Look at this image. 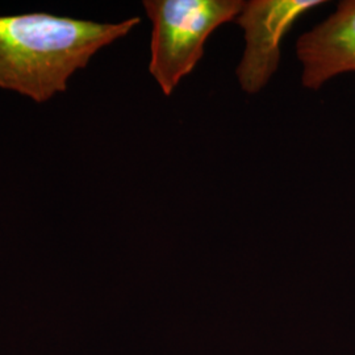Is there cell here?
Listing matches in <instances>:
<instances>
[{
	"label": "cell",
	"instance_id": "obj_1",
	"mask_svg": "<svg viewBox=\"0 0 355 355\" xmlns=\"http://www.w3.org/2000/svg\"><path fill=\"white\" fill-rule=\"evenodd\" d=\"M140 23V17L110 24L44 12L0 16V89L48 102L98 51Z\"/></svg>",
	"mask_w": 355,
	"mask_h": 355
},
{
	"label": "cell",
	"instance_id": "obj_2",
	"mask_svg": "<svg viewBox=\"0 0 355 355\" xmlns=\"http://www.w3.org/2000/svg\"><path fill=\"white\" fill-rule=\"evenodd\" d=\"M153 24L149 71L166 96L202 60L208 37L237 19L241 0H146Z\"/></svg>",
	"mask_w": 355,
	"mask_h": 355
},
{
	"label": "cell",
	"instance_id": "obj_3",
	"mask_svg": "<svg viewBox=\"0 0 355 355\" xmlns=\"http://www.w3.org/2000/svg\"><path fill=\"white\" fill-rule=\"evenodd\" d=\"M325 4L322 0L243 1L236 23L241 26L245 51L236 74L242 91L258 94L277 73L282 40L306 12Z\"/></svg>",
	"mask_w": 355,
	"mask_h": 355
},
{
	"label": "cell",
	"instance_id": "obj_4",
	"mask_svg": "<svg viewBox=\"0 0 355 355\" xmlns=\"http://www.w3.org/2000/svg\"><path fill=\"white\" fill-rule=\"evenodd\" d=\"M302 85L320 89L327 82L355 71V0H343L322 23L302 35L296 42Z\"/></svg>",
	"mask_w": 355,
	"mask_h": 355
}]
</instances>
